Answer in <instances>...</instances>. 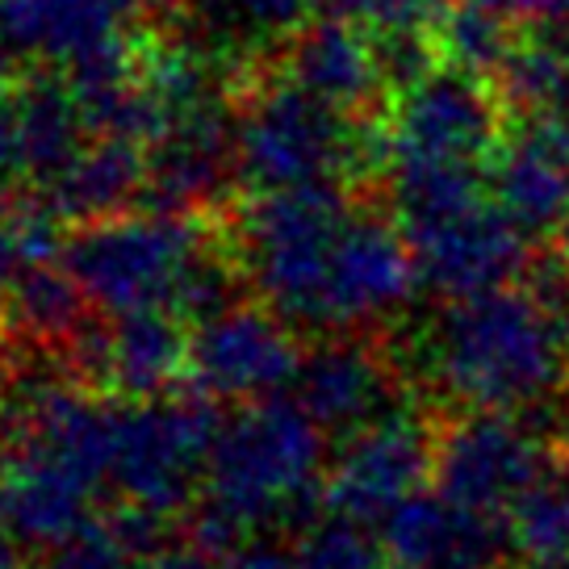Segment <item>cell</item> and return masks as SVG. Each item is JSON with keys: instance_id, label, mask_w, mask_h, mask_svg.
I'll list each match as a JSON object with an SVG mask.
<instances>
[{"instance_id": "obj_29", "label": "cell", "mask_w": 569, "mask_h": 569, "mask_svg": "<svg viewBox=\"0 0 569 569\" xmlns=\"http://www.w3.org/2000/svg\"><path fill=\"white\" fill-rule=\"evenodd\" d=\"M502 18H532V21H561L569 18V0H481Z\"/></svg>"}, {"instance_id": "obj_14", "label": "cell", "mask_w": 569, "mask_h": 569, "mask_svg": "<svg viewBox=\"0 0 569 569\" xmlns=\"http://www.w3.org/2000/svg\"><path fill=\"white\" fill-rule=\"evenodd\" d=\"M402 231L415 248L423 284L445 298H469V293L511 284L523 264V239H528L490 197Z\"/></svg>"}, {"instance_id": "obj_24", "label": "cell", "mask_w": 569, "mask_h": 569, "mask_svg": "<svg viewBox=\"0 0 569 569\" xmlns=\"http://www.w3.org/2000/svg\"><path fill=\"white\" fill-rule=\"evenodd\" d=\"M289 569H390V552H386V540L369 532L365 519L331 511L322 519H310L298 532Z\"/></svg>"}, {"instance_id": "obj_33", "label": "cell", "mask_w": 569, "mask_h": 569, "mask_svg": "<svg viewBox=\"0 0 569 569\" xmlns=\"http://www.w3.org/2000/svg\"><path fill=\"white\" fill-rule=\"evenodd\" d=\"M0 398H4V352H0Z\"/></svg>"}, {"instance_id": "obj_1", "label": "cell", "mask_w": 569, "mask_h": 569, "mask_svg": "<svg viewBox=\"0 0 569 569\" xmlns=\"http://www.w3.org/2000/svg\"><path fill=\"white\" fill-rule=\"evenodd\" d=\"M118 410L59 373L18 377L0 398L4 528L30 549H59L92 528L109 486Z\"/></svg>"}, {"instance_id": "obj_10", "label": "cell", "mask_w": 569, "mask_h": 569, "mask_svg": "<svg viewBox=\"0 0 569 569\" xmlns=\"http://www.w3.org/2000/svg\"><path fill=\"white\" fill-rule=\"evenodd\" d=\"M298 327L268 302H231L213 310L189 336V377L206 398L256 402L298 381Z\"/></svg>"}, {"instance_id": "obj_17", "label": "cell", "mask_w": 569, "mask_h": 569, "mask_svg": "<svg viewBox=\"0 0 569 569\" xmlns=\"http://www.w3.org/2000/svg\"><path fill=\"white\" fill-rule=\"evenodd\" d=\"M293 390L315 423L339 440L398 402L390 365L356 336H327L315 352H306Z\"/></svg>"}, {"instance_id": "obj_4", "label": "cell", "mask_w": 569, "mask_h": 569, "mask_svg": "<svg viewBox=\"0 0 569 569\" xmlns=\"http://www.w3.org/2000/svg\"><path fill=\"white\" fill-rule=\"evenodd\" d=\"M63 264L101 315L172 310L201 322L234 302L239 256L213 243L189 210L151 206L92 218L63 248Z\"/></svg>"}, {"instance_id": "obj_30", "label": "cell", "mask_w": 569, "mask_h": 569, "mask_svg": "<svg viewBox=\"0 0 569 569\" xmlns=\"http://www.w3.org/2000/svg\"><path fill=\"white\" fill-rule=\"evenodd\" d=\"M0 569H21L18 561V549H13V540L0 532Z\"/></svg>"}, {"instance_id": "obj_15", "label": "cell", "mask_w": 569, "mask_h": 569, "mask_svg": "<svg viewBox=\"0 0 569 569\" xmlns=\"http://www.w3.org/2000/svg\"><path fill=\"white\" fill-rule=\"evenodd\" d=\"M381 540L390 569H495L511 545L495 516L461 507L440 490L407 498L393 516L381 519Z\"/></svg>"}, {"instance_id": "obj_26", "label": "cell", "mask_w": 569, "mask_h": 569, "mask_svg": "<svg viewBox=\"0 0 569 569\" xmlns=\"http://www.w3.org/2000/svg\"><path fill=\"white\" fill-rule=\"evenodd\" d=\"M440 47L452 59V68L465 71H498L502 59L511 54V38H507V18L486 9L481 0H465L448 9L445 26H440Z\"/></svg>"}, {"instance_id": "obj_13", "label": "cell", "mask_w": 569, "mask_h": 569, "mask_svg": "<svg viewBox=\"0 0 569 569\" xmlns=\"http://www.w3.org/2000/svg\"><path fill=\"white\" fill-rule=\"evenodd\" d=\"M68 352L84 386L122 393L130 402L160 398L189 373V336L172 310H130L84 322Z\"/></svg>"}, {"instance_id": "obj_9", "label": "cell", "mask_w": 569, "mask_h": 569, "mask_svg": "<svg viewBox=\"0 0 569 569\" xmlns=\"http://www.w3.org/2000/svg\"><path fill=\"white\" fill-rule=\"evenodd\" d=\"M549 448L519 410H469L436 440V490L461 507L511 511L549 473Z\"/></svg>"}, {"instance_id": "obj_32", "label": "cell", "mask_w": 569, "mask_h": 569, "mask_svg": "<svg viewBox=\"0 0 569 569\" xmlns=\"http://www.w3.org/2000/svg\"><path fill=\"white\" fill-rule=\"evenodd\" d=\"M0 528H4V478H0Z\"/></svg>"}, {"instance_id": "obj_2", "label": "cell", "mask_w": 569, "mask_h": 569, "mask_svg": "<svg viewBox=\"0 0 569 569\" xmlns=\"http://www.w3.org/2000/svg\"><path fill=\"white\" fill-rule=\"evenodd\" d=\"M327 431L298 398L239 402L222 419L206 481L197 495L193 536L213 552H234L272 532H302L327 498Z\"/></svg>"}, {"instance_id": "obj_3", "label": "cell", "mask_w": 569, "mask_h": 569, "mask_svg": "<svg viewBox=\"0 0 569 569\" xmlns=\"http://www.w3.org/2000/svg\"><path fill=\"white\" fill-rule=\"evenodd\" d=\"M423 373L465 410H528L569 377L566 315L528 289L498 284L452 298L423 336Z\"/></svg>"}, {"instance_id": "obj_12", "label": "cell", "mask_w": 569, "mask_h": 569, "mask_svg": "<svg viewBox=\"0 0 569 569\" xmlns=\"http://www.w3.org/2000/svg\"><path fill=\"white\" fill-rule=\"evenodd\" d=\"M134 0H0V47L68 80L126 68Z\"/></svg>"}, {"instance_id": "obj_8", "label": "cell", "mask_w": 569, "mask_h": 569, "mask_svg": "<svg viewBox=\"0 0 569 569\" xmlns=\"http://www.w3.org/2000/svg\"><path fill=\"white\" fill-rule=\"evenodd\" d=\"M498 142V101L478 71H427L407 84L386 134H377V156L386 168L398 163H490Z\"/></svg>"}, {"instance_id": "obj_27", "label": "cell", "mask_w": 569, "mask_h": 569, "mask_svg": "<svg viewBox=\"0 0 569 569\" xmlns=\"http://www.w3.org/2000/svg\"><path fill=\"white\" fill-rule=\"evenodd\" d=\"M134 552L126 549L106 523H92L80 536H71L68 545L51 549L42 569H134Z\"/></svg>"}, {"instance_id": "obj_20", "label": "cell", "mask_w": 569, "mask_h": 569, "mask_svg": "<svg viewBox=\"0 0 569 569\" xmlns=\"http://www.w3.org/2000/svg\"><path fill=\"white\" fill-rule=\"evenodd\" d=\"M193 38L218 59H256L302 30L310 0H180Z\"/></svg>"}, {"instance_id": "obj_23", "label": "cell", "mask_w": 569, "mask_h": 569, "mask_svg": "<svg viewBox=\"0 0 569 569\" xmlns=\"http://www.w3.org/2000/svg\"><path fill=\"white\" fill-rule=\"evenodd\" d=\"M502 97L528 113H561L569 109V42L532 38L516 42L498 68Z\"/></svg>"}, {"instance_id": "obj_21", "label": "cell", "mask_w": 569, "mask_h": 569, "mask_svg": "<svg viewBox=\"0 0 569 569\" xmlns=\"http://www.w3.org/2000/svg\"><path fill=\"white\" fill-rule=\"evenodd\" d=\"M0 298L9 331L34 343H71L84 327V306H92L80 281L71 277V268H59L54 260L18 272L0 289Z\"/></svg>"}, {"instance_id": "obj_19", "label": "cell", "mask_w": 569, "mask_h": 569, "mask_svg": "<svg viewBox=\"0 0 569 569\" xmlns=\"http://www.w3.org/2000/svg\"><path fill=\"white\" fill-rule=\"evenodd\" d=\"M147 189V147L130 134H92L80 156L42 184V201L59 218L92 222L130 206Z\"/></svg>"}, {"instance_id": "obj_22", "label": "cell", "mask_w": 569, "mask_h": 569, "mask_svg": "<svg viewBox=\"0 0 569 569\" xmlns=\"http://www.w3.org/2000/svg\"><path fill=\"white\" fill-rule=\"evenodd\" d=\"M507 536L536 569H569V478L536 481L507 511Z\"/></svg>"}, {"instance_id": "obj_7", "label": "cell", "mask_w": 569, "mask_h": 569, "mask_svg": "<svg viewBox=\"0 0 569 569\" xmlns=\"http://www.w3.org/2000/svg\"><path fill=\"white\" fill-rule=\"evenodd\" d=\"M213 398H139L118 410L113 423V465L109 486L126 507H139L160 519L180 516L193 507L206 481L213 440H218V410Z\"/></svg>"}, {"instance_id": "obj_16", "label": "cell", "mask_w": 569, "mask_h": 569, "mask_svg": "<svg viewBox=\"0 0 569 569\" xmlns=\"http://www.w3.org/2000/svg\"><path fill=\"white\" fill-rule=\"evenodd\" d=\"M490 189L523 234H561L569 222V134L557 118L532 113L519 134L498 147Z\"/></svg>"}, {"instance_id": "obj_28", "label": "cell", "mask_w": 569, "mask_h": 569, "mask_svg": "<svg viewBox=\"0 0 569 569\" xmlns=\"http://www.w3.org/2000/svg\"><path fill=\"white\" fill-rule=\"evenodd\" d=\"M18 177H30L26 163V134H21V109L18 97L0 89V189L13 184Z\"/></svg>"}, {"instance_id": "obj_25", "label": "cell", "mask_w": 569, "mask_h": 569, "mask_svg": "<svg viewBox=\"0 0 569 569\" xmlns=\"http://www.w3.org/2000/svg\"><path fill=\"white\" fill-rule=\"evenodd\" d=\"M59 256V213L47 201L0 197V289Z\"/></svg>"}, {"instance_id": "obj_6", "label": "cell", "mask_w": 569, "mask_h": 569, "mask_svg": "<svg viewBox=\"0 0 569 569\" xmlns=\"http://www.w3.org/2000/svg\"><path fill=\"white\" fill-rule=\"evenodd\" d=\"M365 156H377V142L365 147L352 113L327 106L289 76L264 84L234 113V163L256 193L339 184Z\"/></svg>"}, {"instance_id": "obj_5", "label": "cell", "mask_w": 569, "mask_h": 569, "mask_svg": "<svg viewBox=\"0 0 569 569\" xmlns=\"http://www.w3.org/2000/svg\"><path fill=\"white\" fill-rule=\"evenodd\" d=\"M339 184H302L256 193L239 218V268L284 322L319 331L327 319V284L339 234L352 218Z\"/></svg>"}, {"instance_id": "obj_11", "label": "cell", "mask_w": 569, "mask_h": 569, "mask_svg": "<svg viewBox=\"0 0 569 569\" xmlns=\"http://www.w3.org/2000/svg\"><path fill=\"white\" fill-rule=\"evenodd\" d=\"M436 473V440L419 410L393 402L373 423L343 436L327 465V502L339 516L381 523Z\"/></svg>"}, {"instance_id": "obj_31", "label": "cell", "mask_w": 569, "mask_h": 569, "mask_svg": "<svg viewBox=\"0 0 569 569\" xmlns=\"http://www.w3.org/2000/svg\"><path fill=\"white\" fill-rule=\"evenodd\" d=\"M561 448H566V465H569V410H566V427H561Z\"/></svg>"}, {"instance_id": "obj_18", "label": "cell", "mask_w": 569, "mask_h": 569, "mask_svg": "<svg viewBox=\"0 0 569 569\" xmlns=\"http://www.w3.org/2000/svg\"><path fill=\"white\" fill-rule=\"evenodd\" d=\"M284 76L298 80L302 89L322 97L327 106L356 113L373 106L381 89L390 84L386 59L377 51V38L348 18H331L319 26H302L289 38L284 51Z\"/></svg>"}]
</instances>
